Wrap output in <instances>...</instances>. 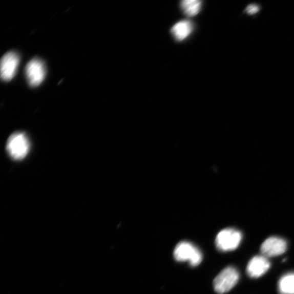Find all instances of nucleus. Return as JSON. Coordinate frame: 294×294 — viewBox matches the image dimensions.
Returning <instances> with one entry per match:
<instances>
[{"label":"nucleus","instance_id":"1","mask_svg":"<svg viewBox=\"0 0 294 294\" xmlns=\"http://www.w3.org/2000/svg\"><path fill=\"white\" fill-rule=\"evenodd\" d=\"M30 148L27 135L16 132L8 138L6 149L10 156L15 160H21L27 157Z\"/></svg>","mask_w":294,"mask_h":294},{"label":"nucleus","instance_id":"2","mask_svg":"<svg viewBox=\"0 0 294 294\" xmlns=\"http://www.w3.org/2000/svg\"><path fill=\"white\" fill-rule=\"evenodd\" d=\"M174 257L178 262L188 261L190 265L196 266L202 261L201 250L187 241L180 242L175 249Z\"/></svg>","mask_w":294,"mask_h":294},{"label":"nucleus","instance_id":"3","mask_svg":"<svg viewBox=\"0 0 294 294\" xmlns=\"http://www.w3.org/2000/svg\"><path fill=\"white\" fill-rule=\"evenodd\" d=\"M239 273L235 267L229 266L223 269L215 279V291L223 294L230 291L238 283Z\"/></svg>","mask_w":294,"mask_h":294},{"label":"nucleus","instance_id":"4","mask_svg":"<svg viewBox=\"0 0 294 294\" xmlns=\"http://www.w3.org/2000/svg\"><path fill=\"white\" fill-rule=\"evenodd\" d=\"M243 238L241 233L233 228L221 230L215 240L216 247L222 252H228L238 247Z\"/></svg>","mask_w":294,"mask_h":294},{"label":"nucleus","instance_id":"5","mask_svg":"<svg viewBox=\"0 0 294 294\" xmlns=\"http://www.w3.org/2000/svg\"><path fill=\"white\" fill-rule=\"evenodd\" d=\"M46 69L44 63L38 58L30 60L26 67V75L32 87L39 86L45 78Z\"/></svg>","mask_w":294,"mask_h":294},{"label":"nucleus","instance_id":"6","mask_svg":"<svg viewBox=\"0 0 294 294\" xmlns=\"http://www.w3.org/2000/svg\"><path fill=\"white\" fill-rule=\"evenodd\" d=\"M19 62V56L14 52H9L3 56L1 61V77L3 80L8 81L13 78Z\"/></svg>","mask_w":294,"mask_h":294},{"label":"nucleus","instance_id":"7","mask_svg":"<svg viewBox=\"0 0 294 294\" xmlns=\"http://www.w3.org/2000/svg\"><path fill=\"white\" fill-rule=\"evenodd\" d=\"M287 249L286 241L279 237H272L265 240L261 251L266 257H276L283 254Z\"/></svg>","mask_w":294,"mask_h":294},{"label":"nucleus","instance_id":"8","mask_svg":"<svg viewBox=\"0 0 294 294\" xmlns=\"http://www.w3.org/2000/svg\"><path fill=\"white\" fill-rule=\"evenodd\" d=\"M270 265V263L266 257L257 256L249 262L246 272L250 278H259L269 270Z\"/></svg>","mask_w":294,"mask_h":294},{"label":"nucleus","instance_id":"9","mask_svg":"<svg viewBox=\"0 0 294 294\" xmlns=\"http://www.w3.org/2000/svg\"><path fill=\"white\" fill-rule=\"evenodd\" d=\"M193 31V24L187 20L181 21L175 24L171 29L173 36L178 41L186 39Z\"/></svg>","mask_w":294,"mask_h":294},{"label":"nucleus","instance_id":"10","mask_svg":"<svg viewBox=\"0 0 294 294\" xmlns=\"http://www.w3.org/2000/svg\"><path fill=\"white\" fill-rule=\"evenodd\" d=\"M279 290L281 294H294L293 272L282 277L279 282Z\"/></svg>","mask_w":294,"mask_h":294},{"label":"nucleus","instance_id":"11","mask_svg":"<svg viewBox=\"0 0 294 294\" xmlns=\"http://www.w3.org/2000/svg\"><path fill=\"white\" fill-rule=\"evenodd\" d=\"M181 7L188 16H194L200 13L202 2L199 0H184L181 2Z\"/></svg>","mask_w":294,"mask_h":294},{"label":"nucleus","instance_id":"12","mask_svg":"<svg viewBox=\"0 0 294 294\" xmlns=\"http://www.w3.org/2000/svg\"><path fill=\"white\" fill-rule=\"evenodd\" d=\"M261 10V7L257 4H249L245 10V12L249 15H254Z\"/></svg>","mask_w":294,"mask_h":294}]
</instances>
